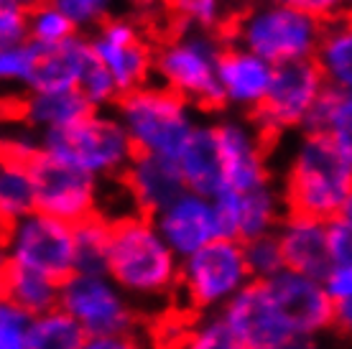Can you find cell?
<instances>
[{
    "mask_svg": "<svg viewBox=\"0 0 352 349\" xmlns=\"http://www.w3.org/2000/svg\"><path fill=\"white\" fill-rule=\"evenodd\" d=\"M107 275L138 304L146 319L176 306L182 258L166 245L153 219L128 214L113 222Z\"/></svg>",
    "mask_w": 352,
    "mask_h": 349,
    "instance_id": "1",
    "label": "cell"
},
{
    "mask_svg": "<svg viewBox=\"0 0 352 349\" xmlns=\"http://www.w3.org/2000/svg\"><path fill=\"white\" fill-rule=\"evenodd\" d=\"M289 214L337 219L352 194V166L327 133L304 131L291 135L276 166Z\"/></svg>",
    "mask_w": 352,
    "mask_h": 349,
    "instance_id": "2",
    "label": "cell"
},
{
    "mask_svg": "<svg viewBox=\"0 0 352 349\" xmlns=\"http://www.w3.org/2000/svg\"><path fill=\"white\" fill-rule=\"evenodd\" d=\"M324 23L278 5L273 0H248L225 31L228 44L248 49L273 67L311 61L322 44Z\"/></svg>",
    "mask_w": 352,
    "mask_h": 349,
    "instance_id": "3",
    "label": "cell"
},
{
    "mask_svg": "<svg viewBox=\"0 0 352 349\" xmlns=\"http://www.w3.org/2000/svg\"><path fill=\"white\" fill-rule=\"evenodd\" d=\"M225 49V34L176 28L156 44L153 82L184 97L197 110H225L220 87V61Z\"/></svg>",
    "mask_w": 352,
    "mask_h": 349,
    "instance_id": "4",
    "label": "cell"
},
{
    "mask_svg": "<svg viewBox=\"0 0 352 349\" xmlns=\"http://www.w3.org/2000/svg\"><path fill=\"white\" fill-rule=\"evenodd\" d=\"M113 113L123 122L135 153H156L174 161L202 120L192 102L159 82L123 95Z\"/></svg>",
    "mask_w": 352,
    "mask_h": 349,
    "instance_id": "5",
    "label": "cell"
},
{
    "mask_svg": "<svg viewBox=\"0 0 352 349\" xmlns=\"http://www.w3.org/2000/svg\"><path fill=\"white\" fill-rule=\"evenodd\" d=\"M41 150L100 181H118L135 158L131 138L113 110H92L64 131L41 135Z\"/></svg>",
    "mask_w": 352,
    "mask_h": 349,
    "instance_id": "6",
    "label": "cell"
},
{
    "mask_svg": "<svg viewBox=\"0 0 352 349\" xmlns=\"http://www.w3.org/2000/svg\"><path fill=\"white\" fill-rule=\"evenodd\" d=\"M253 283L245 245L220 237L182 260L176 306L192 316L222 314Z\"/></svg>",
    "mask_w": 352,
    "mask_h": 349,
    "instance_id": "7",
    "label": "cell"
},
{
    "mask_svg": "<svg viewBox=\"0 0 352 349\" xmlns=\"http://www.w3.org/2000/svg\"><path fill=\"white\" fill-rule=\"evenodd\" d=\"M3 262L41 273L56 283L69 280L77 273L74 225L38 210L3 225Z\"/></svg>",
    "mask_w": 352,
    "mask_h": 349,
    "instance_id": "8",
    "label": "cell"
},
{
    "mask_svg": "<svg viewBox=\"0 0 352 349\" xmlns=\"http://www.w3.org/2000/svg\"><path fill=\"white\" fill-rule=\"evenodd\" d=\"M59 308L92 337H113L146 329V314L107 273H74L62 283Z\"/></svg>",
    "mask_w": 352,
    "mask_h": 349,
    "instance_id": "9",
    "label": "cell"
},
{
    "mask_svg": "<svg viewBox=\"0 0 352 349\" xmlns=\"http://www.w3.org/2000/svg\"><path fill=\"white\" fill-rule=\"evenodd\" d=\"M327 89V79L314 59L276 67L271 92L253 115V122L268 140L281 143L283 138L307 131Z\"/></svg>",
    "mask_w": 352,
    "mask_h": 349,
    "instance_id": "10",
    "label": "cell"
},
{
    "mask_svg": "<svg viewBox=\"0 0 352 349\" xmlns=\"http://www.w3.org/2000/svg\"><path fill=\"white\" fill-rule=\"evenodd\" d=\"M36 186V210L62 219L67 225H82L100 214L102 183L95 176L77 171L38 150L28 161Z\"/></svg>",
    "mask_w": 352,
    "mask_h": 349,
    "instance_id": "11",
    "label": "cell"
},
{
    "mask_svg": "<svg viewBox=\"0 0 352 349\" xmlns=\"http://www.w3.org/2000/svg\"><path fill=\"white\" fill-rule=\"evenodd\" d=\"M222 158V189L248 192L276 181L273 140L263 135L253 117L225 113L214 120Z\"/></svg>",
    "mask_w": 352,
    "mask_h": 349,
    "instance_id": "12",
    "label": "cell"
},
{
    "mask_svg": "<svg viewBox=\"0 0 352 349\" xmlns=\"http://www.w3.org/2000/svg\"><path fill=\"white\" fill-rule=\"evenodd\" d=\"M89 44L100 64L113 74L123 95L153 82L156 44L135 18H110L95 34H89Z\"/></svg>",
    "mask_w": 352,
    "mask_h": 349,
    "instance_id": "13",
    "label": "cell"
},
{
    "mask_svg": "<svg viewBox=\"0 0 352 349\" xmlns=\"http://www.w3.org/2000/svg\"><path fill=\"white\" fill-rule=\"evenodd\" d=\"M265 286L296 339H322L332 332L335 301L322 280L283 271L276 278L265 280Z\"/></svg>",
    "mask_w": 352,
    "mask_h": 349,
    "instance_id": "14",
    "label": "cell"
},
{
    "mask_svg": "<svg viewBox=\"0 0 352 349\" xmlns=\"http://www.w3.org/2000/svg\"><path fill=\"white\" fill-rule=\"evenodd\" d=\"M214 207L220 214L222 237L250 243L258 237L276 235L289 210L283 201L278 181L263 183L248 192H230L222 189L214 196Z\"/></svg>",
    "mask_w": 352,
    "mask_h": 349,
    "instance_id": "15",
    "label": "cell"
},
{
    "mask_svg": "<svg viewBox=\"0 0 352 349\" xmlns=\"http://www.w3.org/2000/svg\"><path fill=\"white\" fill-rule=\"evenodd\" d=\"M153 225L182 260L192 258L194 253H199L222 237L214 199L189 189L182 196H176L166 210H161L153 217Z\"/></svg>",
    "mask_w": 352,
    "mask_h": 349,
    "instance_id": "16",
    "label": "cell"
},
{
    "mask_svg": "<svg viewBox=\"0 0 352 349\" xmlns=\"http://www.w3.org/2000/svg\"><path fill=\"white\" fill-rule=\"evenodd\" d=\"M222 316L250 349H281L296 339L265 280H253Z\"/></svg>",
    "mask_w": 352,
    "mask_h": 349,
    "instance_id": "17",
    "label": "cell"
},
{
    "mask_svg": "<svg viewBox=\"0 0 352 349\" xmlns=\"http://www.w3.org/2000/svg\"><path fill=\"white\" fill-rule=\"evenodd\" d=\"M276 67L248 49L228 44L220 61L222 105L235 115H253L261 110L271 92Z\"/></svg>",
    "mask_w": 352,
    "mask_h": 349,
    "instance_id": "18",
    "label": "cell"
},
{
    "mask_svg": "<svg viewBox=\"0 0 352 349\" xmlns=\"http://www.w3.org/2000/svg\"><path fill=\"white\" fill-rule=\"evenodd\" d=\"M120 181L135 212L151 219L186 192L179 164L174 158L156 156V153H135Z\"/></svg>",
    "mask_w": 352,
    "mask_h": 349,
    "instance_id": "19",
    "label": "cell"
},
{
    "mask_svg": "<svg viewBox=\"0 0 352 349\" xmlns=\"http://www.w3.org/2000/svg\"><path fill=\"white\" fill-rule=\"evenodd\" d=\"M281 245L286 271L301 273L314 280H322L332 271L329 255V222L301 214H286L276 232Z\"/></svg>",
    "mask_w": 352,
    "mask_h": 349,
    "instance_id": "20",
    "label": "cell"
},
{
    "mask_svg": "<svg viewBox=\"0 0 352 349\" xmlns=\"http://www.w3.org/2000/svg\"><path fill=\"white\" fill-rule=\"evenodd\" d=\"M156 349H250L222 314L192 316L174 311L153 329Z\"/></svg>",
    "mask_w": 352,
    "mask_h": 349,
    "instance_id": "21",
    "label": "cell"
},
{
    "mask_svg": "<svg viewBox=\"0 0 352 349\" xmlns=\"http://www.w3.org/2000/svg\"><path fill=\"white\" fill-rule=\"evenodd\" d=\"M97 54L89 44V36L77 34L74 38L54 49H41L38 69L28 92H69L80 89L82 79L92 69ZM26 95V92H23Z\"/></svg>",
    "mask_w": 352,
    "mask_h": 349,
    "instance_id": "22",
    "label": "cell"
},
{
    "mask_svg": "<svg viewBox=\"0 0 352 349\" xmlns=\"http://www.w3.org/2000/svg\"><path fill=\"white\" fill-rule=\"evenodd\" d=\"M16 120L26 125L36 135H46L54 131H64L77 120L92 113L80 89L69 92H26L13 100Z\"/></svg>",
    "mask_w": 352,
    "mask_h": 349,
    "instance_id": "23",
    "label": "cell"
},
{
    "mask_svg": "<svg viewBox=\"0 0 352 349\" xmlns=\"http://www.w3.org/2000/svg\"><path fill=\"white\" fill-rule=\"evenodd\" d=\"M176 164H179V171L184 176L189 192L204 194L212 199L222 192V158L214 120L197 122Z\"/></svg>",
    "mask_w": 352,
    "mask_h": 349,
    "instance_id": "24",
    "label": "cell"
},
{
    "mask_svg": "<svg viewBox=\"0 0 352 349\" xmlns=\"http://www.w3.org/2000/svg\"><path fill=\"white\" fill-rule=\"evenodd\" d=\"M0 286H3V301H8V304H13L16 308L26 311L31 319L59 308L62 283L46 278L41 273L23 271V268H16V265L3 262Z\"/></svg>",
    "mask_w": 352,
    "mask_h": 349,
    "instance_id": "25",
    "label": "cell"
},
{
    "mask_svg": "<svg viewBox=\"0 0 352 349\" xmlns=\"http://www.w3.org/2000/svg\"><path fill=\"white\" fill-rule=\"evenodd\" d=\"M327 79V87L352 95V13L324 23L322 44L314 56Z\"/></svg>",
    "mask_w": 352,
    "mask_h": 349,
    "instance_id": "26",
    "label": "cell"
},
{
    "mask_svg": "<svg viewBox=\"0 0 352 349\" xmlns=\"http://www.w3.org/2000/svg\"><path fill=\"white\" fill-rule=\"evenodd\" d=\"M36 212V186L28 161L3 156L0 166V217L3 225Z\"/></svg>",
    "mask_w": 352,
    "mask_h": 349,
    "instance_id": "27",
    "label": "cell"
},
{
    "mask_svg": "<svg viewBox=\"0 0 352 349\" xmlns=\"http://www.w3.org/2000/svg\"><path fill=\"white\" fill-rule=\"evenodd\" d=\"M182 31L225 34L238 13V0H164Z\"/></svg>",
    "mask_w": 352,
    "mask_h": 349,
    "instance_id": "28",
    "label": "cell"
},
{
    "mask_svg": "<svg viewBox=\"0 0 352 349\" xmlns=\"http://www.w3.org/2000/svg\"><path fill=\"white\" fill-rule=\"evenodd\" d=\"M307 131L327 133L352 166V95L327 89L309 120Z\"/></svg>",
    "mask_w": 352,
    "mask_h": 349,
    "instance_id": "29",
    "label": "cell"
},
{
    "mask_svg": "<svg viewBox=\"0 0 352 349\" xmlns=\"http://www.w3.org/2000/svg\"><path fill=\"white\" fill-rule=\"evenodd\" d=\"M87 334L62 308L36 316L28 332V349H85Z\"/></svg>",
    "mask_w": 352,
    "mask_h": 349,
    "instance_id": "30",
    "label": "cell"
},
{
    "mask_svg": "<svg viewBox=\"0 0 352 349\" xmlns=\"http://www.w3.org/2000/svg\"><path fill=\"white\" fill-rule=\"evenodd\" d=\"M77 232V273H107L113 222L102 214L74 227Z\"/></svg>",
    "mask_w": 352,
    "mask_h": 349,
    "instance_id": "31",
    "label": "cell"
},
{
    "mask_svg": "<svg viewBox=\"0 0 352 349\" xmlns=\"http://www.w3.org/2000/svg\"><path fill=\"white\" fill-rule=\"evenodd\" d=\"M38 59H41V46H36L34 41L0 46V79L16 89V97L31 89Z\"/></svg>",
    "mask_w": 352,
    "mask_h": 349,
    "instance_id": "32",
    "label": "cell"
},
{
    "mask_svg": "<svg viewBox=\"0 0 352 349\" xmlns=\"http://www.w3.org/2000/svg\"><path fill=\"white\" fill-rule=\"evenodd\" d=\"M74 36H77V28L72 26L69 18L52 3L28 10V41H34L36 46L54 49Z\"/></svg>",
    "mask_w": 352,
    "mask_h": 349,
    "instance_id": "33",
    "label": "cell"
},
{
    "mask_svg": "<svg viewBox=\"0 0 352 349\" xmlns=\"http://www.w3.org/2000/svg\"><path fill=\"white\" fill-rule=\"evenodd\" d=\"M49 3L69 18L77 34L85 36L95 34L102 23L115 18V8H118V0H49Z\"/></svg>",
    "mask_w": 352,
    "mask_h": 349,
    "instance_id": "34",
    "label": "cell"
},
{
    "mask_svg": "<svg viewBox=\"0 0 352 349\" xmlns=\"http://www.w3.org/2000/svg\"><path fill=\"white\" fill-rule=\"evenodd\" d=\"M243 245H245V258L250 273H253V280H271L286 271V260H283L281 245H278L276 235L258 237V240Z\"/></svg>",
    "mask_w": 352,
    "mask_h": 349,
    "instance_id": "35",
    "label": "cell"
},
{
    "mask_svg": "<svg viewBox=\"0 0 352 349\" xmlns=\"http://www.w3.org/2000/svg\"><path fill=\"white\" fill-rule=\"evenodd\" d=\"M80 92L85 95L92 110H113L118 105V100L123 97L118 82L113 79V74L100 64V59L92 64V69L85 74L80 85Z\"/></svg>",
    "mask_w": 352,
    "mask_h": 349,
    "instance_id": "36",
    "label": "cell"
},
{
    "mask_svg": "<svg viewBox=\"0 0 352 349\" xmlns=\"http://www.w3.org/2000/svg\"><path fill=\"white\" fill-rule=\"evenodd\" d=\"M31 316L8 301H0V349H28Z\"/></svg>",
    "mask_w": 352,
    "mask_h": 349,
    "instance_id": "37",
    "label": "cell"
},
{
    "mask_svg": "<svg viewBox=\"0 0 352 349\" xmlns=\"http://www.w3.org/2000/svg\"><path fill=\"white\" fill-rule=\"evenodd\" d=\"M28 41V10L13 0H0V46Z\"/></svg>",
    "mask_w": 352,
    "mask_h": 349,
    "instance_id": "38",
    "label": "cell"
},
{
    "mask_svg": "<svg viewBox=\"0 0 352 349\" xmlns=\"http://www.w3.org/2000/svg\"><path fill=\"white\" fill-rule=\"evenodd\" d=\"M273 3L307 13L322 23H332L337 18H342L344 13H350V0H273Z\"/></svg>",
    "mask_w": 352,
    "mask_h": 349,
    "instance_id": "39",
    "label": "cell"
},
{
    "mask_svg": "<svg viewBox=\"0 0 352 349\" xmlns=\"http://www.w3.org/2000/svg\"><path fill=\"white\" fill-rule=\"evenodd\" d=\"M329 255L332 268L352 262V227L342 217L329 219Z\"/></svg>",
    "mask_w": 352,
    "mask_h": 349,
    "instance_id": "40",
    "label": "cell"
},
{
    "mask_svg": "<svg viewBox=\"0 0 352 349\" xmlns=\"http://www.w3.org/2000/svg\"><path fill=\"white\" fill-rule=\"evenodd\" d=\"M85 349H156L146 329L128 334H113V337H92Z\"/></svg>",
    "mask_w": 352,
    "mask_h": 349,
    "instance_id": "41",
    "label": "cell"
},
{
    "mask_svg": "<svg viewBox=\"0 0 352 349\" xmlns=\"http://www.w3.org/2000/svg\"><path fill=\"white\" fill-rule=\"evenodd\" d=\"M324 286L335 304L352 298V262H347V265H335V268L329 271V275L324 278Z\"/></svg>",
    "mask_w": 352,
    "mask_h": 349,
    "instance_id": "42",
    "label": "cell"
},
{
    "mask_svg": "<svg viewBox=\"0 0 352 349\" xmlns=\"http://www.w3.org/2000/svg\"><path fill=\"white\" fill-rule=\"evenodd\" d=\"M332 334L342 341L344 347L352 349V298L335 304V324H332Z\"/></svg>",
    "mask_w": 352,
    "mask_h": 349,
    "instance_id": "43",
    "label": "cell"
},
{
    "mask_svg": "<svg viewBox=\"0 0 352 349\" xmlns=\"http://www.w3.org/2000/svg\"><path fill=\"white\" fill-rule=\"evenodd\" d=\"M281 349H329L322 339H294Z\"/></svg>",
    "mask_w": 352,
    "mask_h": 349,
    "instance_id": "44",
    "label": "cell"
},
{
    "mask_svg": "<svg viewBox=\"0 0 352 349\" xmlns=\"http://www.w3.org/2000/svg\"><path fill=\"white\" fill-rule=\"evenodd\" d=\"M13 3L23 5L26 10H34V8H38V5H44V3H49V0H13Z\"/></svg>",
    "mask_w": 352,
    "mask_h": 349,
    "instance_id": "45",
    "label": "cell"
},
{
    "mask_svg": "<svg viewBox=\"0 0 352 349\" xmlns=\"http://www.w3.org/2000/svg\"><path fill=\"white\" fill-rule=\"evenodd\" d=\"M340 217H342L344 222L352 227V194H350V199H347V204H344V210H342V214H340Z\"/></svg>",
    "mask_w": 352,
    "mask_h": 349,
    "instance_id": "46",
    "label": "cell"
},
{
    "mask_svg": "<svg viewBox=\"0 0 352 349\" xmlns=\"http://www.w3.org/2000/svg\"><path fill=\"white\" fill-rule=\"evenodd\" d=\"M350 13H352V0H350Z\"/></svg>",
    "mask_w": 352,
    "mask_h": 349,
    "instance_id": "47",
    "label": "cell"
}]
</instances>
